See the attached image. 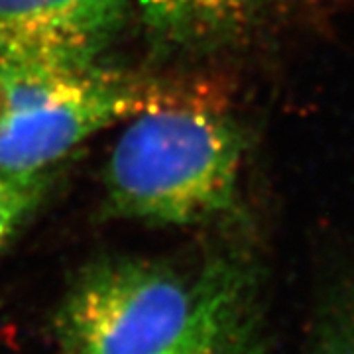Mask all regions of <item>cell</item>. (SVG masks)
<instances>
[{"label": "cell", "instance_id": "6da1fadb", "mask_svg": "<svg viewBox=\"0 0 354 354\" xmlns=\"http://www.w3.org/2000/svg\"><path fill=\"white\" fill-rule=\"evenodd\" d=\"M130 118L104 167L114 215L185 227L232 207L244 153L232 118L185 95Z\"/></svg>", "mask_w": 354, "mask_h": 354}, {"label": "cell", "instance_id": "7a4b0ae2", "mask_svg": "<svg viewBox=\"0 0 354 354\" xmlns=\"http://www.w3.org/2000/svg\"><path fill=\"white\" fill-rule=\"evenodd\" d=\"M181 97L97 62L0 59V171L50 169L99 130Z\"/></svg>", "mask_w": 354, "mask_h": 354}, {"label": "cell", "instance_id": "3957f363", "mask_svg": "<svg viewBox=\"0 0 354 354\" xmlns=\"http://www.w3.org/2000/svg\"><path fill=\"white\" fill-rule=\"evenodd\" d=\"M234 266L215 262L185 276L150 260H99L59 304L57 342L64 354H162L187 333Z\"/></svg>", "mask_w": 354, "mask_h": 354}, {"label": "cell", "instance_id": "277c9868", "mask_svg": "<svg viewBox=\"0 0 354 354\" xmlns=\"http://www.w3.org/2000/svg\"><path fill=\"white\" fill-rule=\"evenodd\" d=\"M10 59L95 64L127 16V0H6Z\"/></svg>", "mask_w": 354, "mask_h": 354}, {"label": "cell", "instance_id": "5b68a950", "mask_svg": "<svg viewBox=\"0 0 354 354\" xmlns=\"http://www.w3.org/2000/svg\"><path fill=\"white\" fill-rule=\"evenodd\" d=\"M162 354H262L248 272L234 266L187 333Z\"/></svg>", "mask_w": 354, "mask_h": 354}, {"label": "cell", "instance_id": "8992f818", "mask_svg": "<svg viewBox=\"0 0 354 354\" xmlns=\"http://www.w3.org/2000/svg\"><path fill=\"white\" fill-rule=\"evenodd\" d=\"M264 0H138L146 22L169 39H201L244 24Z\"/></svg>", "mask_w": 354, "mask_h": 354}, {"label": "cell", "instance_id": "52a82bcc", "mask_svg": "<svg viewBox=\"0 0 354 354\" xmlns=\"http://www.w3.org/2000/svg\"><path fill=\"white\" fill-rule=\"evenodd\" d=\"M50 183V169L0 171V252L38 211Z\"/></svg>", "mask_w": 354, "mask_h": 354}, {"label": "cell", "instance_id": "ba28073f", "mask_svg": "<svg viewBox=\"0 0 354 354\" xmlns=\"http://www.w3.org/2000/svg\"><path fill=\"white\" fill-rule=\"evenodd\" d=\"M315 354H354V313L339 317L325 330Z\"/></svg>", "mask_w": 354, "mask_h": 354}]
</instances>
